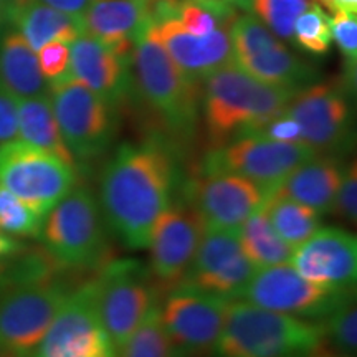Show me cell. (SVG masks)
Listing matches in <instances>:
<instances>
[{"mask_svg":"<svg viewBox=\"0 0 357 357\" xmlns=\"http://www.w3.org/2000/svg\"><path fill=\"white\" fill-rule=\"evenodd\" d=\"M247 298L252 305L306 319H324L354 298V289H336L303 278L293 266L283 265L260 268L250 280Z\"/></svg>","mask_w":357,"mask_h":357,"instance_id":"cell-13","label":"cell"},{"mask_svg":"<svg viewBox=\"0 0 357 357\" xmlns=\"http://www.w3.org/2000/svg\"><path fill=\"white\" fill-rule=\"evenodd\" d=\"M253 136L268 137V139L281 142H301V129L291 116L283 113L276 116L271 121H268L265 126L258 129Z\"/></svg>","mask_w":357,"mask_h":357,"instance_id":"cell-38","label":"cell"},{"mask_svg":"<svg viewBox=\"0 0 357 357\" xmlns=\"http://www.w3.org/2000/svg\"><path fill=\"white\" fill-rule=\"evenodd\" d=\"M12 284V265L10 263L0 260V293Z\"/></svg>","mask_w":357,"mask_h":357,"instance_id":"cell-43","label":"cell"},{"mask_svg":"<svg viewBox=\"0 0 357 357\" xmlns=\"http://www.w3.org/2000/svg\"><path fill=\"white\" fill-rule=\"evenodd\" d=\"M108 357H116V352H114V354H111V356H108Z\"/></svg>","mask_w":357,"mask_h":357,"instance_id":"cell-50","label":"cell"},{"mask_svg":"<svg viewBox=\"0 0 357 357\" xmlns=\"http://www.w3.org/2000/svg\"><path fill=\"white\" fill-rule=\"evenodd\" d=\"M230 38L234 63L260 82L300 91L314 78V70L252 13L231 22Z\"/></svg>","mask_w":357,"mask_h":357,"instance_id":"cell-11","label":"cell"},{"mask_svg":"<svg viewBox=\"0 0 357 357\" xmlns=\"http://www.w3.org/2000/svg\"><path fill=\"white\" fill-rule=\"evenodd\" d=\"M3 357H33V354H26V356H15V354H3Z\"/></svg>","mask_w":357,"mask_h":357,"instance_id":"cell-49","label":"cell"},{"mask_svg":"<svg viewBox=\"0 0 357 357\" xmlns=\"http://www.w3.org/2000/svg\"><path fill=\"white\" fill-rule=\"evenodd\" d=\"M70 75L109 105H119L131 93L132 48H116L82 33L70 43Z\"/></svg>","mask_w":357,"mask_h":357,"instance_id":"cell-19","label":"cell"},{"mask_svg":"<svg viewBox=\"0 0 357 357\" xmlns=\"http://www.w3.org/2000/svg\"><path fill=\"white\" fill-rule=\"evenodd\" d=\"M24 252V243H20L15 236H10L0 231V260L20 255Z\"/></svg>","mask_w":357,"mask_h":357,"instance_id":"cell-42","label":"cell"},{"mask_svg":"<svg viewBox=\"0 0 357 357\" xmlns=\"http://www.w3.org/2000/svg\"><path fill=\"white\" fill-rule=\"evenodd\" d=\"M132 70L141 98L169 131L177 136L194 132L199 118V83L177 68L160 43L153 19L134 40Z\"/></svg>","mask_w":357,"mask_h":357,"instance_id":"cell-4","label":"cell"},{"mask_svg":"<svg viewBox=\"0 0 357 357\" xmlns=\"http://www.w3.org/2000/svg\"><path fill=\"white\" fill-rule=\"evenodd\" d=\"M40 2L56 8V10L70 13V15L83 17V13L88 10L93 0H40Z\"/></svg>","mask_w":357,"mask_h":357,"instance_id":"cell-40","label":"cell"},{"mask_svg":"<svg viewBox=\"0 0 357 357\" xmlns=\"http://www.w3.org/2000/svg\"><path fill=\"white\" fill-rule=\"evenodd\" d=\"M45 215L0 185V231L10 236L40 238Z\"/></svg>","mask_w":357,"mask_h":357,"instance_id":"cell-30","label":"cell"},{"mask_svg":"<svg viewBox=\"0 0 357 357\" xmlns=\"http://www.w3.org/2000/svg\"><path fill=\"white\" fill-rule=\"evenodd\" d=\"M114 352L98 314L95 281L89 280L66 296L35 357H108Z\"/></svg>","mask_w":357,"mask_h":357,"instance_id":"cell-15","label":"cell"},{"mask_svg":"<svg viewBox=\"0 0 357 357\" xmlns=\"http://www.w3.org/2000/svg\"><path fill=\"white\" fill-rule=\"evenodd\" d=\"M40 71L48 83L66 77L70 73V45L50 42L37 52Z\"/></svg>","mask_w":357,"mask_h":357,"instance_id":"cell-36","label":"cell"},{"mask_svg":"<svg viewBox=\"0 0 357 357\" xmlns=\"http://www.w3.org/2000/svg\"><path fill=\"white\" fill-rule=\"evenodd\" d=\"M324 331L331 337L339 354L351 357L357 349V307L354 298L342 303L331 314L326 316Z\"/></svg>","mask_w":357,"mask_h":357,"instance_id":"cell-33","label":"cell"},{"mask_svg":"<svg viewBox=\"0 0 357 357\" xmlns=\"http://www.w3.org/2000/svg\"><path fill=\"white\" fill-rule=\"evenodd\" d=\"M294 95V89L260 82L235 63L213 71L202 82L200 93L212 146L253 136L268 121L283 114Z\"/></svg>","mask_w":357,"mask_h":357,"instance_id":"cell-2","label":"cell"},{"mask_svg":"<svg viewBox=\"0 0 357 357\" xmlns=\"http://www.w3.org/2000/svg\"><path fill=\"white\" fill-rule=\"evenodd\" d=\"M40 240L45 252L63 268H93L106 255V231L95 195L78 187L45 217Z\"/></svg>","mask_w":357,"mask_h":357,"instance_id":"cell-6","label":"cell"},{"mask_svg":"<svg viewBox=\"0 0 357 357\" xmlns=\"http://www.w3.org/2000/svg\"><path fill=\"white\" fill-rule=\"evenodd\" d=\"M84 33L116 48H132L151 20V0H93L83 13Z\"/></svg>","mask_w":357,"mask_h":357,"instance_id":"cell-22","label":"cell"},{"mask_svg":"<svg viewBox=\"0 0 357 357\" xmlns=\"http://www.w3.org/2000/svg\"><path fill=\"white\" fill-rule=\"evenodd\" d=\"M178 187V164L166 141L153 137L116 149L101 172V211L129 248L149 247L151 234Z\"/></svg>","mask_w":357,"mask_h":357,"instance_id":"cell-1","label":"cell"},{"mask_svg":"<svg viewBox=\"0 0 357 357\" xmlns=\"http://www.w3.org/2000/svg\"><path fill=\"white\" fill-rule=\"evenodd\" d=\"M77 182L75 167L48 151L15 139L0 144V185L47 217Z\"/></svg>","mask_w":357,"mask_h":357,"instance_id":"cell-8","label":"cell"},{"mask_svg":"<svg viewBox=\"0 0 357 357\" xmlns=\"http://www.w3.org/2000/svg\"><path fill=\"white\" fill-rule=\"evenodd\" d=\"M257 268L240 247L238 231L205 229L182 283L230 301L243 298Z\"/></svg>","mask_w":357,"mask_h":357,"instance_id":"cell-18","label":"cell"},{"mask_svg":"<svg viewBox=\"0 0 357 357\" xmlns=\"http://www.w3.org/2000/svg\"><path fill=\"white\" fill-rule=\"evenodd\" d=\"M93 281L100 321L118 351L155 305L153 275L136 260H118L102 266Z\"/></svg>","mask_w":357,"mask_h":357,"instance_id":"cell-9","label":"cell"},{"mask_svg":"<svg viewBox=\"0 0 357 357\" xmlns=\"http://www.w3.org/2000/svg\"><path fill=\"white\" fill-rule=\"evenodd\" d=\"M284 113L301 129V142L318 154L336 155L352 144L349 91L342 83H314L296 91Z\"/></svg>","mask_w":357,"mask_h":357,"instance_id":"cell-12","label":"cell"},{"mask_svg":"<svg viewBox=\"0 0 357 357\" xmlns=\"http://www.w3.org/2000/svg\"><path fill=\"white\" fill-rule=\"evenodd\" d=\"M17 123H19V137L22 141L48 151L75 167L77 159L65 144L53 114L50 98L38 96L17 100Z\"/></svg>","mask_w":357,"mask_h":357,"instance_id":"cell-26","label":"cell"},{"mask_svg":"<svg viewBox=\"0 0 357 357\" xmlns=\"http://www.w3.org/2000/svg\"><path fill=\"white\" fill-rule=\"evenodd\" d=\"M344 167L336 155H316L296 167L273 194L296 200L319 215L333 212Z\"/></svg>","mask_w":357,"mask_h":357,"instance_id":"cell-23","label":"cell"},{"mask_svg":"<svg viewBox=\"0 0 357 357\" xmlns=\"http://www.w3.org/2000/svg\"><path fill=\"white\" fill-rule=\"evenodd\" d=\"M227 305L229 301L223 298L187 283L169 291L160 316L176 357L212 354L220 337Z\"/></svg>","mask_w":357,"mask_h":357,"instance_id":"cell-14","label":"cell"},{"mask_svg":"<svg viewBox=\"0 0 357 357\" xmlns=\"http://www.w3.org/2000/svg\"><path fill=\"white\" fill-rule=\"evenodd\" d=\"M305 357H347V356L339 354V352L337 354H334V352H331V351H326V349H323V344H321L319 347H316L314 351L310 352V354Z\"/></svg>","mask_w":357,"mask_h":357,"instance_id":"cell-45","label":"cell"},{"mask_svg":"<svg viewBox=\"0 0 357 357\" xmlns=\"http://www.w3.org/2000/svg\"><path fill=\"white\" fill-rule=\"evenodd\" d=\"M182 192L202 215L207 229L236 231L268 199L265 192L248 178L204 167Z\"/></svg>","mask_w":357,"mask_h":357,"instance_id":"cell-17","label":"cell"},{"mask_svg":"<svg viewBox=\"0 0 357 357\" xmlns=\"http://www.w3.org/2000/svg\"><path fill=\"white\" fill-rule=\"evenodd\" d=\"M329 25H331V37L344 56L347 70L354 75L357 61V13L336 10L333 17H329Z\"/></svg>","mask_w":357,"mask_h":357,"instance_id":"cell-35","label":"cell"},{"mask_svg":"<svg viewBox=\"0 0 357 357\" xmlns=\"http://www.w3.org/2000/svg\"><path fill=\"white\" fill-rule=\"evenodd\" d=\"M154 22V20H153ZM155 32L177 68L195 83H202L208 75L222 66L234 63V47L230 25H223L208 35L187 32L176 15L155 20Z\"/></svg>","mask_w":357,"mask_h":357,"instance_id":"cell-21","label":"cell"},{"mask_svg":"<svg viewBox=\"0 0 357 357\" xmlns=\"http://www.w3.org/2000/svg\"><path fill=\"white\" fill-rule=\"evenodd\" d=\"M314 3H318V6H323L328 8L329 12H333V6H334V0H314Z\"/></svg>","mask_w":357,"mask_h":357,"instance_id":"cell-48","label":"cell"},{"mask_svg":"<svg viewBox=\"0 0 357 357\" xmlns=\"http://www.w3.org/2000/svg\"><path fill=\"white\" fill-rule=\"evenodd\" d=\"M336 10L346 13H357V0H334L333 13Z\"/></svg>","mask_w":357,"mask_h":357,"instance_id":"cell-44","label":"cell"},{"mask_svg":"<svg viewBox=\"0 0 357 357\" xmlns=\"http://www.w3.org/2000/svg\"><path fill=\"white\" fill-rule=\"evenodd\" d=\"M19 2H20V0H0V6L6 8V12H7V15H8V12H10L12 8L15 7Z\"/></svg>","mask_w":357,"mask_h":357,"instance_id":"cell-47","label":"cell"},{"mask_svg":"<svg viewBox=\"0 0 357 357\" xmlns=\"http://www.w3.org/2000/svg\"><path fill=\"white\" fill-rule=\"evenodd\" d=\"M202 215L185 197L172 200L151 234V275L162 288L181 284L205 234Z\"/></svg>","mask_w":357,"mask_h":357,"instance_id":"cell-16","label":"cell"},{"mask_svg":"<svg viewBox=\"0 0 357 357\" xmlns=\"http://www.w3.org/2000/svg\"><path fill=\"white\" fill-rule=\"evenodd\" d=\"M333 212L349 225H356L357 220V167L356 162L344 167L341 185L334 199Z\"/></svg>","mask_w":357,"mask_h":357,"instance_id":"cell-37","label":"cell"},{"mask_svg":"<svg viewBox=\"0 0 357 357\" xmlns=\"http://www.w3.org/2000/svg\"><path fill=\"white\" fill-rule=\"evenodd\" d=\"M19 139L17 100L0 84V144Z\"/></svg>","mask_w":357,"mask_h":357,"instance_id":"cell-39","label":"cell"},{"mask_svg":"<svg viewBox=\"0 0 357 357\" xmlns=\"http://www.w3.org/2000/svg\"><path fill=\"white\" fill-rule=\"evenodd\" d=\"M318 153L305 142H281L261 136H245L227 142L205 155L200 167L225 171L248 178L266 195Z\"/></svg>","mask_w":357,"mask_h":357,"instance_id":"cell-10","label":"cell"},{"mask_svg":"<svg viewBox=\"0 0 357 357\" xmlns=\"http://www.w3.org/2000/svg\"><path fill=\"white\" fill-rule=\"evenodd\" d=\"M240 247L257 270L291 261L294 248L284 242L271 225L265 208L247 218L238 229Z\"/></svg>","mask_w":357,"mask_h":357,"instance_id":"cell-27","label":"cell"},{"mask_svg":"<svg viewBox=\"0 0 357 357\" xmlns=\"http://www.w3.org/2000/svg\"><path fill=\"white\" fill-rule=\"evenodd\" d=\"M53 114L75 159L89 160L111 146L118 121L114 106L68 73L48 83Z\"/></svg>","mask_w":357,"mask_h":357,"instance_id":"cell-7","label":"cell"},{"mask_svg":"<svg viewBox=\"0 0 357 357\" xmlns=\"http://www.w3.org/2000/svg\"><path fill=\"white\" fill-rule=\"evenodd\" d=\"M8 25V15L6 12V8L0 6V32Z\"/></svg>","mask_w":357,"mask_h":357,"instance_id":"cell-46","label":"cell"},{"mask_svg":"<svg viewBox=\"0 0 357 357\" xmlns=\"http://www.w3.org/2000/svg\"><path fill=\"white\" fill-rule=\"evenodd\" d=\"M331 25L323 7L312 2L293 26V43L312 55H324L331 47Z\"/></svg>","mask_w":357,"mask_h":357,"instance_id":"cell-32","label":"cell"},{"mask_svg":"<svg viewBox=\"0 0 357 357\" xmlns=\"http://www.w3.org/2000/svg\"><path fill=\"white\" fill-rule=\"evenodd\" d=\"M194 2L204 3V6L230 17H235V12L238 8H248V0H194Z\"/></svg>","mask_w":357,"mask_h":357,"instance_id":"cell-41","label":"cell"},{"mask_svg":"<svg viewBox=\"0 0 357 357\" xmlns=\"http://www.w3.org/2000/svg\"><path fill=\"white\" fill-rule=\"evenodd\" d=\"M293 268L303 278L323 287L354 289L357 278L356 235L337 227L319 229L294 248Z\"/></svg>","mask_w":357,"mask_h":357,"instance_id":"cell-20","label":"cell"},{"mask_svg":"<svg viewBox=\"0 0 357 357\" xmlns=\"http://www.w3.org/2000/svg\"><path fill=\"white\" fill-rule=\"evenodd\" d=\"M0 84L15 100L48 96V82L40 71L37 52L13 26L0 32Z\"/></svg>","mask_w":357,"mask_h":357,"instance_id":"cell-25","label":"cell"},{"mask_svg":"<svg viewBox=\"0 0 357 357\" xmlns=\"http://www.w3.org/2000/svg\"><path fill=\"white\" fill-rule=\"evenodd\" d=\"M176 19L187 32L194 35H208L223 25H230L235 17L223 15L204 3L194 0H181L176 10Z\"/></svg>","mask_w":357,"mask_h":357,"instance_id":"cell-34","label":"cell"},{"mask_svg":"<svg viewBox=\"0 0 357 357\" xmlns=\"http://www.w3.org/2000/svg\"><path fill=\"white\" fill-rule=\"evenodd\" d=\"M312 0H248V10L280 40L293 43V26Z\"/></svg>","mask_w":357,"mask_h":357,"instance_id":"cell-31","label":"cell"},{"mask_svg":"<svg viewBox=\"0 0 357 357\" xmlns=\"http://www.w3.org/2000/svg\"><path fill=\"white\" fill-rule=\"evenodd\" d=\"M116 354V357H176L158 305L151 307L142 323Z\"/></svg>","mask_w":357,"mask_h":357,"instance_id":"cell-29","label":"cell"},{"mask_svg":"<svg viewBox=\"0 0 357 357\" xmlns=\"http://www.w3.org/2000/svg\"><path fill=\"white\" fill-rule=\"evenodd\" d=\"M263 208L276 234L293 248L300 247L321 229V215L318 212L284 195H268Z\"/></svg>","mask_w":357,"mask_h":357,"instance_id":"cell-28","label":"cell"},{"mask_svg":"<svg viewBox=\"0 0 357 357\" xmlns=\"http://www.w3.org/2000/svg\"><path fill=\"white\" fill-rule=\"evenodd\" d=\"M324 337L323 319L283 314L248 301H229L212 357H305L323 344Z\"/></svg>","mask_w":357,"mask_h":357,"instance_id":"cell-3","label":"cell"},{"mask_svg":"<svg viewBox=\"0 0 357 357\" xmlns=\"http://www.w3.org/2000/svg\"><path fill=\"white\" fill-rule=\"evenodd\" d=\"M8 25L19 30L33 52L50 42L70 45L84 33L82 17L56 10L40 0H20L8 12Z\"/></svg>","mask_w":357,"mask_h":357,"instance_id":"cell-24","label":"cell"},{"mask_svg":"<svg viewBox=\"0 0 357 357\" xmlns=\"http://www.w3.org/2000/svg\"><path fill=\"white\" fill-rule=\"evenodd\" d=\"M70 291L55 271L19 280L0 293V352L33 354Z\"/></svg>","mask_w":357,"mask_h":357,"instance_id":"cell-5","label":"cell"}]
</instances>
